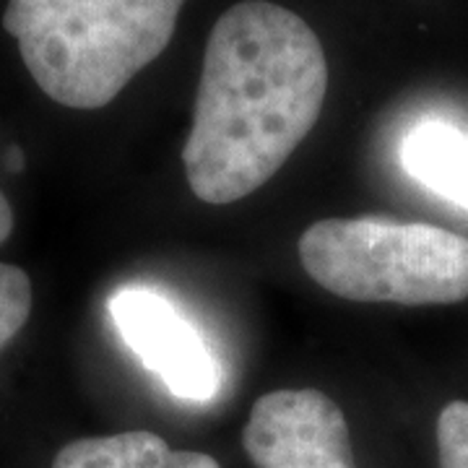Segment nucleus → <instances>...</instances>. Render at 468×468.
Segmentation results:
<instances>
[{"instance_id":"f257e3e1","label":"nucleus","mask_w":468,"mask_h":468,"mask_svg":"<svg viewBox=\"0 0 468 468\" xmlns=\"http://www.w3.org/2000/svg\"><path fill=\"white\" fill-rule=\"evenodd\" d=\"M328 94L318 34L268 0L227 8L203 52L183 165L203 203L227 206L284 167L315 128Z\"/></svg>"},{"instance_id":"f03ea898","label":"nucleus","mask_w":468,"mask_h":468,"mask_svg":"<svg viewBox=\"0 0 468 468\" xmlns=\"http://www.w3.org/2000/svg\"><path fill=\"white\" fill-rule=\"evenodd\" d=\"M185 0H8L3 29L52 101L100 110L167 50Z\"/></svg>"},{"instance_id":"7ed1b4c3","label":"nucleus","mask_w":468,"mask_h":468,"mask_svg":"<svg viewBox=\"0 0 468 468\" xmlns=\"http://www.w3.org/2000/svg\"><path fill=\"white\" fill-rule=\"evenodd\" d=\"M304 273L341 300L455 304L468 300V239L432 224L323 218L300 237Z\"/></svg>"},{"instance_id":"20e7f679","label":"nucleus","mask_w":468,"mask_h":468,"mask_svg":"<svg viewBox=\"0 0 468 468\" xmlns=\"http://www.w3.org/2000/svg\"><path fill=\"white\" fill-rule=\"evenodd\" d=\"M242 442L258 468H356L341 406L315 388L261 396Z\"/></svg>"},{"instance_id":"39448f33","label":"nucleus","mask_w":468,"mask_h":468,"mask_svg":"<svg viewBox=\"0 0 468 468\" xmlns=\"http://www.w3.org/2000/svg\"><path fill=\"white\" fill-rule=\"evenodd\" d=\"M122 341L183 401H208L221 385V369L198 331L165 297L125 289L110 300Z\"/></svg>"},{"instance_id":"423d86ee","label":"nucleus","mask_w":468,"mask_h":468,"mask_svg":"<svg viewBox=\"0 0 468 468\" xmlns=\"http://www.w3.org/2000/svg\"><path fill=\"white\" fill-rule=\"evenodd\" d=\"M52 468H221L206 452L172 451L154 432L81 437L55 455Z\"/></svg>"},{"instance_id":"0eeeda50","label":"nucleus","mask_w":468,"mask_h":468,"mask_svg":"<svg viewBox=\"0 0 468 468\" xmlns=\"http://www.w3.org/2000/svg\"><path fill=\"white\" fill-rule=\"evenodd\" d=\"M406 172L445 201L468 208V135L448 122H421L401 149Z\"/></svg>"},{"instance_id":"6e6552de","label":"nucleus","mask_w":468,"mask_h":468,"mask_svg":"<svg viewBox=\"0 0 468 468\" xmlns=\"http://www.w3.org/2000/svg\"><path fill=\"white\" fill-rule=\"evenodd\" d=\"M32 282L27 271L0 263V351L5 349L32 315Z\"/></svg>"},{"instance_id":"1a4fd4ad","label":"nucleus","mask_w":468,"mask_h":468,"mask_svg":"<svg viewBox=\"0 0 468 468\" xmlns=\"http://www.w3.org/2000/svg\"><path fill=\"white\" fill-rule=\"evenodd\" d=\"M440 468H468V403H448L437 417Z\"/></svg>"},{"instance_id":"9d476101","label":"nucleus","mask_w":468,"mask_h":468,"mask_svg":"<svg viewBox=\"0 0 468 468\" xmlns=\"http://www.w3.org/2000/svg\"><path fill=\"white\" fill-rule=\"evenodd\" d=\"M5 167L8 172H24V151L18 146H11L5 151Z\"/></svg>"}]
</instances>
